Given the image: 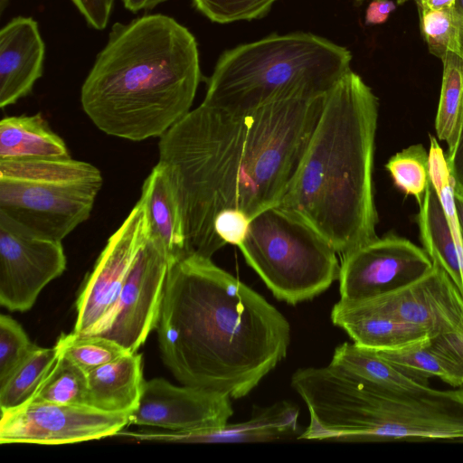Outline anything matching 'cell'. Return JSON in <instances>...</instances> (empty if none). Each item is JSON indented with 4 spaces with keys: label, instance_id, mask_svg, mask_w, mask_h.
I'll list each match as a JSON object with an SVG mask.
<instances>
[{
    "label": "cell",
    "instance_id": "1",
    "mask_svg": "<svg viewBox=\"0 0 463 463\" xmlns=\"http://www.w3.org/2000/svg\"><path fill=\"white\" fill-rule=\"evenodd\" d=\"M326 95L279 100L247 112L202 102L159 138L158 163L179 202L187 252L212 258L224 246L213 228L222 210L237 209L251 219L279 203Z\"/></svg>",
    "mask_w": 463,
    "mask_h": 463
},
{
    "label": "cell",
    "instance_id": "2",
    "mask_svg": "<svg viewBox=\"0 0 463 463\" xmlns=\"http://www.w3.org/2000/svg\"><path fill=\"white\" fill-rule=\"evenodd\" d=\"M156 329L162 360L179 383L234 399L286 357L290 342L280 311L194 252L170 262Z\"/></svg>",
    "mask_w": 463,
    "mask_h": 463
},
{
    "label": "cell",
    "instance_id": "3",
    "mask_svg": "<svg viewBox=\"0 0 463 463\" xmlns=\"http://www.w3.org/2000/svg\"><path fill=\"white\" fill-rule=\"evenodd\" d=\"M202 80L198 44L175 18L115 23L80 89L91 122L116 137L160 138L190 110Z\"/></svg>",
    "mask_w": 463,
    "mask_h": 463
},
{
    "label": "cell",
    "instance_id": "4",
    "mask_svg": "<svg viewBox=\"0 0 463 463\" xmlns=\"http://www.w3.org/2000/svg\"><path fill=\"white\" fill-rule=\"evenodd\" d=\"M378 99L350 70L327 93L298 169L277 204L343 256L377 238L373 157Z\"/></svg>",
    "mask_w": 463,
    "mask_h": 463
},
{
    "label": "cell",
    "instance_id": "5",
    "mask_svg": "<svg viewBox=\"0 0 463 463\" xmlns=\"http://www.w3.org/2000/svg\"><path fill=\"white\" fill-rule=\"evenodd\" d=\"M291 386L310 416L301 439L463 441V385L389 388L329 364L298 369Z\"/></svg>",
    "mask_w": 463,
    "mask_h": 463
},
{
    "label": "cell",
    "instance_id": "6",
    "mask_svg": "<svg viewBox=\"0 0 463 463\" xmlns=\"http://www.w3.org/2000/svg\"><path fill=\"white\" fill-rule=\"evenodd\" d=\"M351 61L348 49L310 33L270 34L219 57L203 103L247 112L279 100L325 96L351 70Z\"/></svg>",
    "mask_w": 463,
    "mask_h": 463
},
{
    "label": "cell",
    "instance_id": "7",
    "mask_svg": "<svg viewBox=\"0 0 463 463\" xmlns=\"http://www.w3.org/2000/svg\"><path fill=\"white\" fill-rule=\"evenodd\" d=\"M102 184L98 167L71 156L0 160V213L62 241L89 219Z\"/></svg>",
    "mask_w": 463,
    "mask_h": 463
},
{
    "label": "cell",
    "instance_id": "8",
    "mask_svg": "<svg viewBox=\"0 0 463 463\" xmlns=\"http://www.w3.org/2000/svg\"><path fill=\"white\" fill-rule=\"evenodd\" d=\"M238 247L274 297L289 305L314 298L339 278L334 246L301 217L279 205L250 219Z\"/></svg>",
    "mask_w": 463,
    "mask_h": 463
},
{
    "label": "cell",
    "instance_id": "9",
    "mask_svg": "<svg viewBox=\"0 0 463 463\" xmlns=\"http://www.w3.org/2000/svg\"><path fill=\"white\" fill-rule=\"evenodd\" d=\"M171 260L164 246L148 237L136 256L108 316L85 335H96L137 353L156 328Z\"/></svg>",
    "mask_w": 463,
    "mask_h": 463
},
{
    "label": "cell",
    "instance_id": "10",
    "mask_svg": "<svg viewBox=\"0 0 463 463\" xmlns=\"http://www.w3.org/2000/svg\"><path fill=\"white\" fill-rule=\"evenodd\" d=\"M130 413L106 412L85 404L28 401L1 411L0 443L60 445L117 436Z\"/></svg>",
    "mask_w": 463,
    "mask_h": 463
},
{
    "label": "cell",
    "instance_id": "11",
    "mask_svg": "<svg viewBox=\"0 0 463 463\" xmlns=\"http://www.w3.org/2000/svg\"><path fill=\"white\" fill-rule=\"evenodd\" d=\"M61 241L37 235L0 213V304L24 312L66 269Z\"/></svg>",
    "mask_w": 463,
    "mask_h": 463
},
{
    "label": "cell",
    "instance_id": "12",
    "mask_svg": "<svg viewBox=\"0 0 463 463\" xmlns=\"http://www.w3.org/2000/svg\"><path fill=\"white\" fill-rule=\"evenodd\" d=\"M340 264V299L356 301L401 288L427 273L433 262L406 238L377 237L345 254Z\"/></svg>",
    "mask_w": 463,
    "mask_h": 463
},
{
    "label": "cell",
    "instance_id": "13",
    "mask_svg": "<svg viewBox=\"0 0 463 463\" xmlns=\"http://www.w3.org/2000/svg\"><path fill=\"white\" fill-rule=\"evenodd\" d=\"M348 302L360 309L415 325L430 340L443 336L463 338V295L435 263L422 277L401 288Z\"/></svg>",
    "mask_w": 463,
    "mask_h": 463
},
{
    "label": "cell",
    "instance_id": "14",
    "mask_svg": "<svg viewBox=\"0 0 463 463\" xmlns=\"http://www.w3.org/2000/svg\"><path fill=\"white\" fill-rule=\"evenodd\" d=\"M149 236L146 207L139 199L110 235L76 301L73 332L85 335L113 308L128 272Z\"/></svg>",
    "mask_w": 463,
    "mask_h": 463
},
{
    "label": "cell",
    "instance_id": "15",
    "mask_svg": "<svg viewBox=\"0 0 463 463\" xmlns=\"http://www.w3.org/2000/svg\"><path fill=\"white\" fill-rule=\"evenodd\" d=\"M233 414L231 398L224 394L164 378L145 381L138 406L129 425L170 431L208 432L223 428Z\"/></svg>",
    "mask_w": 463,
    "mask_h": 463
},
{
    "label": "cell",
    "instance_id": "16",
    "mask_svg": "<svg viewBox=\"0 0 463 463\" xmlns=\"http://www.w3.org/2000/svg\"><path fill=\"white\" fill-rule=\"evenodd\" d=\"M298 408L288 401L258 409L251 418L208 432H183L143 429L121 430L119 436L138 441L179 443L268 442L293 437L298 431Z\"/></svg>",
    "mask_w": 463,
    "mask_h": 463
},
{
    "label": "cell",
    "instance_id": "17",
    "mask_svg": "<svg viewBox=\"0 0 463 463\" xmlns=\"http://www.w3.org/2000/svg\"><path fill=\"white\" fill-rule=\"evenodd\" d=\"M45 44L33 17L16 16L0 31V107L28 96L43 76Z\"/></svg>",
    "mask_w": 463,
    "mask_h": 463
},
{
    "label": "cell",
    "instance_id": "18",
    "mask_svg": "<svg viewBox=\"0 0 463 463\" xmlns=\"http://www.w3.org/2000/svg\"><path fill=\"white\" fill-rule=\"evenodd\" d=\"M331 320L354 344L372 350H402L430 342L429 335L415 325L360 309L342 299L334 305Z\"/></svg>",
    "mask_w": 463,
    "mask_h": 463
},
{
    "label": "cell",
    "instance_id": "19",
    "mask_svg": "<svg viewBox=\"0 0 463 463\" xmlns=\"http://www.w3.org/2000/svg\"><path fill=\"white\" fill-rule=\"evenodd\" d=\"M145 380L142 355L127 353L87 373V405L111 413H132Z\"/></svg>",
    "mask_w": 463,
    "mask_h": 463
},
{
    "label": "cell",
    "instance_id": "20",
    "mask_svg": "<svg viewBox=\"0 0 463 463\" xmlns=\"http://www.w3.org/2000/svg\"><path fill=\"white\" fill-rule=\"evenodd\" d=\"M146 211L149 236L165 249L171 261L187 252L184 219L175 188L157 162L145 179L139 198Z\"/></svg>",
    "mask_w": 463,
    "mask_h": 463
},
{
    "label": "cell",
    "instance_id": "21",
    "mask_svg": "<svg viewBox=\"0 0 463 463\" xmlns=\"http://www.w3.org/2000/svg\"><path fill=\"white\" fill-rule=\"evenodd\" d=\"M71 157L65 141L42 113L8 116L0 121V160Z\"/></svg>",
    "mask_w": 463,
    "mask_h": 463
},
{
    "label": "cell",
    "instance_id": "22",
    "mask_svg": "<svg viewBox=\"0 0 463 463\" xmlns=\"http://www.w3.org/2000/svg\"><path fill=\"white\" fill-rule=\"evenodd\" d=\"M419 207L416 221L424 250L433 263L446 271L463 295V249L455 242L431 182Z\"/></svg>",
    "mask_w": 463,
    "mask_h": 463
},
{
    "label": "cell",
    "instance_id": "23",
    "mask_svg": "<svg viewBox=\"0 0 463 463\" xmlns=\"http://www.w3.org/2000/svg\"><path fill=\"white\" fill-rule=\"evenodd\" d=\"M458 338L443 336L402 350L373 351L411 373L428 379L438 377L453 387H459L463 385V362Z\"/></svg>",
    "mask_w": 463,
    "mask_h": 463
},
{
    "label": "cell",
    "instance_id": "24",
    "mask_svg": "<svg viewBox=\"0 0 463 463\" xmlns=\"http://www.w3.org/2000/svg\"><path fill=\"white\" fill-rule=\"evenodd\" d=\"M329 364L355 377L384 387L416 389L430 385L428 378L411 373L381 357L373 350L354 342L338 345Z\"/></svg>",
    "mask_w": 463,
    "mask_h": 463
},
{
    "label": "cell",
    "instance_id": "25",
    "mask_svg": "<svg viewBox=\"0 0 463 463\" xmlns=\"http://www.w3.org/2000/svg\"><path fill=\"white\" fill-rule=\"evenodd\" d=\"M443 71L435 129L448 146L447 157L454 153L463 128V59L449 52L442 60Z\"/></svg>",
    "mask_w": 463,
    "mask_h": 463
},
{
    "label": "cell",
    "instance_id": "26",
    "mask_svg": "<svg viewBox=\"0 0 463 463\" xmlns=\"http://www.w3.org/2000/svg\"><path fill=\"white\" fill-rule=\"evenodd\" d=\"M59 357L56 345L35 346L30 354L0 384L1 411L14 409L32 399Z\"/></svg>",
    "mask_w": 463,
    "mask_h": 463
},
{
    "label": "cell",
    "instance_id": "27",
    "mask_svg": "<svg viewBox=\"0 0 463 463\" xmlns=\"http://www.w3.org/2000/svg\"><path fill=\"white\" fill-rule=\"evenodd\" d=\"M30 401L87 405V373L59 354L56 363Z\"/></svg>",
    "mask_w": 463,
    "mask_h": 463
},
{
    "label": "cell",
    "instance_id": "28",
    "mask_svg": "<svg viewBox=\"0 0 463 463\" xmlns=\"http://www.w3.org/2000/svg\"><path fill=\"white\" fill-rule=\"evenodd\" d=\"M385 168L395 185L412 195L420 205L430 182L429 151L421 144L411 145L389 158Z\"/></svg>",
    "mask_w": 463,
    "mask_h": 463
},
{
    "label": "cell",
    "instance_id": "29",
    "mask_svg": "<svg viewBox=\"0 0 463 463\" xmlns=\"http://www.w3.org/2000/svg\"><path fill=\"white\" fill-rule=\"evenodd\" d=\"M55 345L60 354L86 373L128 353L120 345L104 336L75 332L62 334Z\"/></svg>",
    "mask_w": 463,
    "mask_h": 463
},
{
    "label": "cell",
    "instance_id": "30",
    "mask_svg": "<svg viewBox=\"0 0 463 463\" xmlns=\"http://www.w3.org/2000/svg\"><path fill=\"white\" fill-rule=\"evenodd\" d=\"M419 16L421 35L432 55L440 60L449 52L460 57V25L455 8L419 9Z\"/></svg>",
    "mask_w": 463,
    "mask_h": 463
},
{
    "label": "cell",
    "instance_id": "31",
    "mask_svg": "<svg viewBox=\"0 0 463 463\" xmlns=\"http://www.w3.org/2000/svg\"><path fill=\"white\" fill-rule=\"evenodd\" d=\"M277 0H192L194 6L210 21L230 24L265 16Z\"/></svg>",
    "mask_w": 463,
    "mask_h": 463
},
{
    "label": "cell",
    "instance_id": "32",
    "mask_svg": "<svg viewBox=\"0 0 463 463\" xmlns=\"http://www.w3.org/2000/svg\"><path fill=\"white\" fill-rule=\"evenodd\" d=\"M35 346L16 320L8 315L0 316V384L12 374Z\"/></svg>",
    "mask_w": 463,
    "mask_h": 463
},
{
    "label": "cell",
    "instance_id": "33",
    "mask_svg": "<svg viewBox=\"0 0 463 463\" xmlns=\"http://www.w3.org/2000/svg\"><path fill=\"white\" fill-rule=\"evenodd\" d=\"M250 218L237 209H225L220 212L213 222L217 237L226 244L239 246L245 239Z\"/></svg>",
    "mask_w": 463,
    "mask_h": 463
},
{
    "label": "cell",
    "instance_id": "34",
    "mask_svg": "<svg viewBox=\"0 0 463 463\" xmlns=\"http://www.w3.org/2000/svg\"><path fill=\"white\" fill-rule=\"evenodd\" d=\"M71 1L91 28L100 31L107 27L115 0Z\"/></svg>",
    "mask_w": 463,
    "mask_h": 463
},
{
    "label": "cell",
    "instance_id": "35",
    "mask_svg": "<svg viewBox=\"0 0 463 463\" xmlns=\"http://www.w3.org/2000/svg\"><path fill=\"white\" fill-rule=\"evenodd\" d=\"M395 8V4L391 0H373L365 11V24L375 25L385 23Z\"/></svg>",
    "mask_w": 463,
    "mask_h": 463
},
{
    "label": "cell",
    "instance_id": "36",
    "mask_svg": "<svg viewBox=\"0 0 463 463\" xmlns=\"http://www.w3.org/2000/svg\"><path fill=\"white\" fill-rule=\"evenodd\" d=\"M447 162L453 183L463 190V128L458 146L452 156L447 157Z\"/></svg>",
    "mask_w": 463,
    "mask_h": 463
},
{
    "label": "cell",
    "instance_id": "37",
    "mask_svg": "<svg viewBox=\"0 0 463 463\" xmlns=\"http://www.w3.org/2000/svg\"><path fill=\"white\" fill-rule=\"evenodd\" d=\"M167 0H122L124 7L132 12L149 11Z\"/></svg>",
    "mask_w": 463,
    "mask_h": 463
},
{
    "label": "cell",
    "instance_id": "38",
    "mask_svg": "<svg viewBox=\"0 0 463 463\" xmlns=\"http://www.w3.org/2000/svg\"><path fill=\"white\" fill-rule=\"evenodd\" d=\"M419 9L443 10L454 9L457 0H417Z\"/></svg>",
    "mask_w": 463,
    "mask_h": 463
},
{
    "label": "cell",
    "instance_id": "39",
    "mask_svg": "<svg viewBox=\"0 0 463 463\" xmlns=\"http://www.w3.org/2000/svg\"><path fill=\"white\" fill-rule=\"evenodd\" d=\"M453 180V179H452ZM453 199L456 216L463 238V190L453 183Z\"/></svg>",
    "mask_w": 463,
    "mask_h": 463
},
{
    "label": "cell",
    "instance_id": "40",
    "mask_svg": "<svg viewBox=\"0 0 463 463\" xmlns=\"http://www.w3.org/2000/svg\"><path fill=\"white\" fill-rule=\"evenodd\" d=\"M455 10L458 17L459 25H460V34H461V53L460 57L463 59V0H457Z\"/></svg>",
    "mask_w": 463,
    "mask_h": 463
},
{
    "label": "cell",
    "instance_id": "41",
    "mask_svg": "<svg viewBox=\"0 0 463 463\" xmlns=\"http://www.w3.org/2000/svg\"><path fill=\"white\" fill-rule=\"evenodd\" d=\"M9 0H0V10L1 14L4 12L5 8L7 6Z\"/></svg>",
    "mask_w": 463,
    "mask_h": 463
},
{
    "label": "cell",
    "instance_id": "42",
    "mask_svg": "<svg viewBox=\"0 0 463 463\" xmlns=\"http://www.w3.org/2000/svg\"><path fill=\"white\" fill-rule=\"evenodd\" d=\"M408 1H410V0H396L398 5H402V4H404L405 2H408ZM414 1L416 2L417 0H414Z\"/></svg>",
    "mask_w": 463,
    "mask_h": 463
},
{
    "label": "cell",
    "instance_id": "43",
    "mask_svg": "<svg viewBox=\"0 0 463 463\" xmlns=\"http://www.w3.org/2000/svg\"><path fill=\"white\" fill-rule=\"evenodd\" d=\"M460 352H461V359H462V362H463V345H462V347H461Z\"/></svg>",
    "mask_w": 463,
    "mask_h": 463
},
{
    "label": "cell",
    "instance_id": "44",
    "mask_svg": "<svg viewBox=\"0 0 463 463\" xmlns=\"http://www.w3.org/2000/svg\"><path fill=\"white\" fill-rule=\"evenodd\" d=\"M357 3H361L363 2L364 0H355Z\"/></svg>",
    "mask_w": 463,
    "mask_h": 463
}]
</instances>
